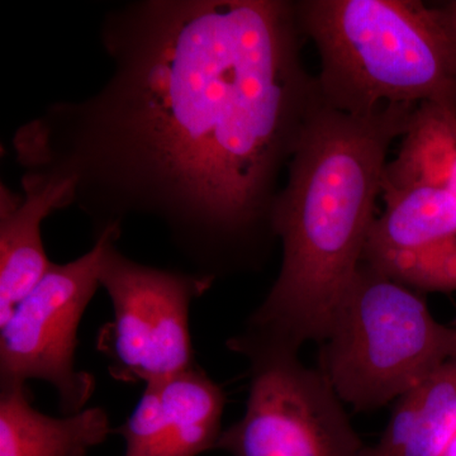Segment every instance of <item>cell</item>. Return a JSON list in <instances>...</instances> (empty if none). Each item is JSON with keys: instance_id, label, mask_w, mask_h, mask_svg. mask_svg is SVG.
<instances>
[{"instance_id": "cell-16", "label": "cell", "mask_w": 456, "mask_h": 456, "mask_svg": "<svg viewBox=\"0 0 456 456\" xmlns=\"http://www.w3.org/2000/svg\"><path fill=\"white\" fill-rule=\"evenodd\" d=\"M446 189L452 194V197L456 200V163L454 165V169H452V175H450L448 185H446Z\"/></svg>"}, {"instance_id": "cell-14", "label": "cell", "mask_w": 456, "mask_h": 456, "mask_svg": "<svg viewBox=\"0 0 456 456\" xmlns=\"http://www.w3.org/2000/svg\"><path fill=\"white\" fill-rule=\"evenodd\" d=\"M362 264L417 292H456V236L417 250L374 255Z\"/></svg>"}, {"instance_id": "cell-13", "label": "cell", "mask_w": 456, "mask_h": 456, "mask_svg": "<svg viewBox=\"0 0 456 456\" xmlns=\"http://www.w3.org/2000/svg\"><path fill=\"white\" fill-rule=\"evenodd\" d=\"M402 137L397 156L387 163L383 189H446L456 163V114L437 104H419Z\"/></svg>"}, {"instance_id": "cell-5", "label": "cell", "mask_w": 456, "mask_h": 456, "mask_svg": "<svg viewBox=\"0 0 456 456\" xmlns=\"http://www.w3.org/2000/svg\"><path fill=\"white\" fill-rule=\"evenodd\" d=\"M227 347L248 362L244 416L217 449L231 456H362L365 445L344 402L299 350L241 331Z\"/></svg>"}, {"instance_id": "cell-7", "label": "cell", "mask_w": 456, "mask_h": 456, "mask_svg": "<svg viewBox=\"0 0 456 456\" xmlns=\"http://www.w3.org/2000/svg\"><path fill=\"white\" fill-rule=\"evenodd\" d=\"M119 235L121 231H104L88 253L66 264L53 263L0 325V388L42 380L55 388L64 415L86 410L95 380L77 368V332L90 301L102 288L104 250Z\"/></svg>"}, {"instance_id": "cell-8", "label": "cell", "mask_w": 456, "mask_h": 456, "mask_svg": "<svg viewBox=\"0 0 456 456\" xmlns=\"http://www.w3.org/2000/svg\"><path fill=\"white\" fill-rule=\"evenodd\" d=\"M226 395L200 364L146 384L119 426L123 456H198L217 449Z\"/></svg>"}, {"instance_id": "cell-4", "label": "cell", "mask_w": 456, "mask_h": 456, "mask_svg": "<svg viewBox=\"0 0 456 456\" xmlns=\"http://www.w3.org/2000/svg\"><path fill=\"white\" fill-rule=\"evenodd\" d=\"M321 345L318 369L336 395L371 412L456 356V321L439 322L424 293L362 264Z\"/></svg>"}, {"instance_id": "cell-2", "label": "cell", "mask_w": 456, "mask_h": 456, "mask_svg": "<svg viewBox=\"0 0 456 456\" xmlns=\"http://www.w3.org/2000/svg\"><path fill=\"white\" fill-rule=\"evenodd\" d=\"M417 106L387 104L367 116L311 110L275 200L273 232L283 260L244 331L299 350L322 344L362 264L387 154Z\"/></svg>"}, {"instance_id": "cell-12", "label": "cell", "mask_w": 456, "mask_h": 456, "mask_svg": "<svg viewBox=\"0 0 456 456\" xmlns=\"http://www.w3.org/2000/svg\"><path fill=\"white\" fill-rule=\"evenodd\" d=\"M386 209L369 232L365 257L404 253L456 236V200L448 189H383Z\"/></svg>"}, {"instance_id": "cell-1", "label": "cell", "mask_w": 456, "mask_h": 456, "mask_svg": "<svg viewBox=\"0 0 456 456\" xmlns=\"http://www.w3.org/2000/svg\"><path fill=\"white\" fill-rule=\"evenodd\" d=\"M289 0H134L103 18L112 74L18 128L28 175L65 183L95 237L158 218L193 272L259 269L272 213L311 110Z\"/></svg>"}, {"instance_id": "cell-17", "label": "cell", "mask_w": 456, "mask_h": 456, "mask_svg": "<svg viewBox=\"0 0 456 456\" xmlns=\"http://www.w3.org/2000/svg\"><path fill=\"white\" fill-rule=\"evenodd\" d=\"M445 456H456V437L454 441H452V445H450Z\"/></svg>"}, {"instance_id": "cell-3", "label": "cell", "mask_w": 456, "mask_h": 456, "mask_svg": "<svg viewBox=\"0 0 456 456\" xmlns=\"http://www.w3.org/2000/svg\"><path fill=\"white\" fill-rule=\"evenodd\" d=\"M320 55L321 102L367 116L387 104L434 103L456 114V41L417 0L294 2Z\"/></svg>"}, {"instance_id": "cell-11", "label": "cell", "mask_w": 456, "mask_h": 456, "mask_svg": "<svg viewBox=\"0 0 456 456\" xmlns=\"http://www.w3.org/2000/svg\"><path fill=\"white\" fill-rule=\"evenodd\" d=\"M456 437V356L395 399L391 419L362 456H445Z\"/></svg>"}, {"instance_id": "cell-9", "label": "cell", "mask_w": 456, "mask_h": 456, "mask_svg": "<svg viewBox=\"0 0 456 456\" xmlns=\"http://www.w3.org/2000/svg\"><path fill=\"white\" fill-rule=\"evenodd\" d=\"M70 206L68 185L44 176L23 174L22 191L0 187V325L53 266L42 222Z\"/></svg>"}, {"instance_id": "cell-10", "label": "cell", "mask_w": 456, "mask_h": 456, "mask_svg": "<svg viewBox=\"0 0 456 456\" xmlns=\"http://www.w3.org/2000/svg\"><path fill=\"white\" fill-rule=\"evenodd\" d=\"M112 432L103 408L44 415L27 386L0 388V456H86Z\"/></svg>"}, {"instance_id": "cell-6", "label": "cell", "mask_w": 456, "mask_h": 456, "mask_svg": "<svg viewBox=\"0 0 456 456\" xmlns=\"http://www.w3.org/2000/svg\"><path fill=\"white\" fill-rule=\"evenodd\" d=\"M116 242H108L99 275L113 307L112 320L97 336L110 375L146 386L193 367L191 307L215 279L143 265L123 255Z\"/></svg>"}, {"instance_id": "cell-15", "label": "cell", "mask_w": 456, "mask_h": 456, "mask_svg": "<svg viewBox=\"0 0 456 456\" xmlns=\"http://www.w3.org/2000/svg\"><path fill=\"white\" fill-rule=\"evenodd\" d=\"M432 7H434L443 25L446 27L450 35L456 41V0L440 3V4L432 5Z\"/></svg>"}]
</instances>
